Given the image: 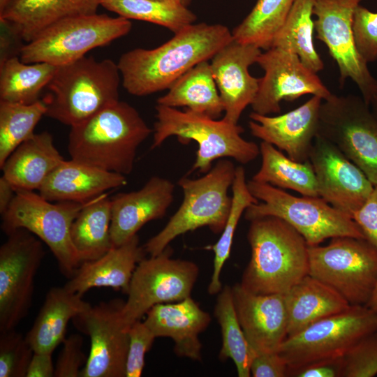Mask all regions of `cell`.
<instances>
[{"label": "cell", "mask_w": 377, "mask_h": 377, "mask_svg": "<svg viewBox=\"0 0 377 377\" xmlns=\"http://www.w3.org/2000/svg\"><path fill=\"white\" fill-rule=\"evenodd\" d=\"M232 40V32L225 25L191 24L157 47L135 48L121 54L117 66L122 85L130 94L138 96L168 89Z\"/></svg>", "instance_id": "6da1fadb"}, {"label": "cell", "mask_w": 377, "mask_h": 377, "mask_svg": "<svg viewBox=\"0 0 377 377\" xmlns=\"http://www.w3.org/2000/svg\"><path fill=\"white\" fill-rule=\"evenodd\" d=\"M151 133L135 108L118 101L71 127L68 151L71 159L126 176Z\"/></svg>", "instance_id": "7a4b0ae2"}, {"label": "cell", "mask_w": 377, "mask_h": 377, "mask_svg": "<svg viewBox=\"0 0 377 377\" xmlns=\"http://www.w3.org/2000/svg\"><path fill=\"white\" fill-rule=\"evenodd\" d=\"M250 261L241 286L255 294L286 293L309 274V245L291 226L275 216L250 221Z\"/></svg>", "instance_id": "3957f363"}, {"label": "cell", "mask_w": 377, "mask_h": 377, "mask_svg": "<svg viewBox=\"0 0 377 377\" xmlns=\"http://www.w3.org/2000/svg\"><path fill=\"white\" fill-rule=\"evenodd\" d=\"M120 72L112 60L84 56L57 66L42 99L45 116L70 127L119 101Z\"/></svg>", "instance_id": "277c9868"}, {"label": "cell", "mask_w": 377, "mask_h": 377, "mask_svg": "<svg viewBox=\"0 0 377 377\" xmlns=\"http://www.w3.org/2000/svg\"><path fill=\"white\" fill-rule=\"evenodd\" d=\"M151 149L160 147L172 136L181 142L194 140L198 146L191 171L207 173L215 160L224 158L246 164L260 155V147L242 137L243 128L238 124L217 120L188 110H179L161 105L156 106Z\"/></svg>", "instance_id": "5b68a950"}, {"label": "cell", "mask_w": 377, "mask_h": 377, "mask_svg": "<svg viewBox=\"0 0 377 377\" xmlns=\"http://www.w3.org/2000/svg\"><path fill=\"white\" fill-rule=\"evenodd\" d=\"M235 170L232 161L221 158L200 178H180L178 185L183 191V200L164 228L146 242L145 252L156 256L178 236L205 226L214 233H221L231 207L228 189Z\"/></svg>", "instance_id": "8992f818"}, {"label": "cell", "mask_w": 377, "mask_h": 377, "mask_svg": "<svg viewBox=\"0 0 377 377\" xmlns=\"http://www.w3.org/2000/svg\"><path fill=\"white\" fill-rule=\"evenodd\" d=\"M247 183L250 191L258 200L245 211L244 217L249 221L278 217L295 228L309 246L320 245L325 239L337 237L364 238L350 216L320 197H297L268 184L252 179Z\"/></svg>", "instance_id": "52a82bcc"}, {"label": "cell", "mask_w": 377, "mask_h": 377, "mask_svg": "<svg viewBox=\"0 0 377 377\" xmlns=\"http://www.w3.org/2000/svg\"><path fill=\"white\" fill-rule=\"evenodd\" d=\"M375 332L377 313L365 305H350L287 337L277 353L290 376L308 366L339 361L360 339Z\"/></svg>", "instance_id": "ba28073f"}, {"label": "cell", "mask_w": 377, "mask_h": 377, "mask_svg": "<svg viewBox=\"0 0 377 377\" xmlns=\"http://www.w3.org/2000/svg\"><path fill=\"white\" fill-rule=\"evenodd\" d=\"M131 28L130 20L97 13L64 18L22 45L19 50L20 59L24 63L63 66L128 34Z\"/></svg>", "instance_id": "9c48e42d"}, {"label": "cell", "mask_w": 377, "mask_h": 377, "mask_svg": "<svg viewBox=\"0 0 377 377\" xmlns=\"http://www.w3.org/2000/svg\"><path fill=\"white\" fill-rule=\"evenodd\" d=\"M90 200L53 203L39 193L17 191L1 214V229L6 235L18 228L33 233L50 248L61 273L69 279L82 263L72 242L71 226Z\"/></svg>", "instance_id": "30bf717a"}, {"label": "cell", "mask_w": 377, "mask_h": 377, "mask_svg": "<svg viewBox=\"0 0 377 377\" xmlns=\"http://www.w3.org/2000/svg\"><path fill=\"white\" fill-rule=\"evenodd\" d=\"M309 274L350 305L366 306L377 280V249L364 238L349 236L309 246Z\"/></svg>", "instance_id": "8fae6325"}, {"label": "cell", "mask_w": 377, "mask_h": 377, "mask_svg": "<svg viewBox=\"0 0 377 377\" xmlns=\"http://www.w3.org/2000/svg\"><path fill=\"white\" fill-rule=\"evenodd\" d=\"M318 135L334 144L377 184V119L362 97L332 94L323 100Z\"/></svg>", "instance_id": "7c38bea8"}, {"label": "cell", "mask_w": 377, "mask_h": 377, "mask_svg": "<svg viewBox=\"0 0 377 377\" xmlns=\"http://www.w3.org/2000/svg\"><path fill=\"white\" fill-rule=\"evenodd\" d=\"M171 253L168 246L156 256L144 258L136 266L121 311L127 330L154 305L191 296L199 267L189 260L173 259Z\"/></svg>", "instance_id": "4fadbf2b"}, {"label": "cell", "mask_w": 377, "mask_h": 377, "mask_svg": "<svg viewBox=\"0 0 377 377\" xmlns=\"http://www.w3.org/2000/svg\"><path fill=\"white\" fill-rule=\"evenodd\" d=\"M7 236L0 247V332L15 329L27 315L45 254L42 241L24 228Z\"/></svg>", "instance_id": "5bb4252c"}, {"label": "cell", "mask_w": 377, "mask_h": 377, "mask_svg": "<svg viewBox=\"0 0 377 377\" xmlns=\"http://www.w3.org/2000/svg\"><path fill=\"white\" fill-rule=\"evenodd\" d=\"M361 1L313 0V14L316 38L325 44L336 61L340 82L351 79L369 105L377 93V80L356 50L352 28L354 10Z\"/></svg>", "instance_id": "9a60e30c"}, {"label": "cell", "mask_w": 377, "mask_h": 377, "mask_svg": "<svg viewBox=\"0 0 377 377\" xmlns=\"http://www.w3.org/2000/svg\"><path fill=\"white\" fill-rule=\"evenodd\" d=\"M124 302H101L72 320L90 338L89 353L80 377H126L129 336L121 320Z\"/></svg>", "instance_id": "2e32d148"}, {"label": "cell", "mask_w": 377, "mask_h": 377, "mask_svg": "<svg viewBox=\"0 0 377 377\" xmlns=\"http://www.w3.org/2000/svg\"><path fill=\"white\" fill-rule=\"evenodd\" d=\"M257 64L264 71L252 103L253 112L269 115L281 112L282 101L311 94L327 99L332 94L317 73L306 67L290 50L272 47L260 54Z\"/></svg>", "instance_id": "e0dca14e"}, {"label": "cell", "mask_w": 377, "mask_h": 377, "mask_svg": "<svg viewBox=\"0 0 377 377\" xmlns=\"http://www.w3.org/2000/svg\"><path fill=\"white\" fill-rule=\"evenodd\" d=\"M309 160L319 196L352 218L374 185L334 144L319 135L314 139Z\"/></svg>", "instance_id": "ac0fdd59"}, {"label": "cell", "mask_w": 377, "mask_h": 377, "mask_svg": "<svg viewBox=\"0 0 377 377\" xmlns=\"http://www.w3.org/2000/svg\"><path fill=\"white\" fill-rule=\"evenodd\" d=\"M258 47L232 40L211 59V68L224 107L223 119L238 124L245 108L251 105L259 88L260 79L249 68L261 54Z\"/></svg>", "instance_id": "d6986e66"}, {"label": "cell", "mask_w": 377, "mask_h": 377, "mask_svg": "<svg viewBox=\"0 0 377 377\" xmlns=\"http://www.w3.org/2000/svg\"><path fill=\"white\" fill-rule=\"evenodd\" d=\"M322 102L320 97L313 96L300 107L277 116L253 112L249 115L251 133L294 161H308L318 135Z\"/></svg>", "instance_id": "ffe728a7"}, {"label": "cell", "mask_w": 377, "mask_h": 377, "mask_svg": "<svg viewBox=\"0 0 377 377\" xmlns=\"http://www.w3.org/2000/svg\"><path fill=\"white\" fill-rule=\"evenodd\" d=\"M237 318L256 353L277 352L287 338L288 316L282 294H255L240 283L232 286Z\"/></svg>", "instance_id": "44dd1931"}, {"label": "cell", "mask_w": 377, "mask_h": 377, "mask_svg": "<svg viewBox=\"0 0 377 377\" xmlns=\"http://www.w3.org/2000/svg\"><path fill=\"white\" fill-rule=\"evenodd\" d=\"M175 184L153 176L139 190L111 199L110 236L113 246L126 242L147 223L163 218L174 200Z\"/></svg>", "instance_id": "7402d4cb"}, {"label": "cell", "mask_w": 377, "mask_h": 377, "mask_svg": "<svg viewBox=\"0 0 377 377\" xmlns=\"http://www.w3.org/2000/svg\"><path fill=\"white\" fill-rule=\"evenodd\" d=\"M145 316L143 321L156 338L169 337L173 340L177 355L201 360L199 334L212 319L191 296L178 302L156 304Z\"/></svg>", "instance_id": "603a6c76"}, {"label": "cell", "mask_w": 377, "mask_h": 377, "mask_svg": "<svg viewBox=\"0 0 377 377\" xmlns=\"http://www.w3.org/2000/svg\"><path fill=\"white\" fill-rule=\"evenodd\" d=\"M145 253L136 235L101 257L82 262L64 286L81 295L100 287H110L127 294L133 272Z\"/></svg>", "instance_id": "cb8c5ba5"}, {"label": "cell", "mask_w": 377, "mask_h": 377, "mask_svg": "<svg viewBox=\"0 0 377 377\" xmlns=\"http://www.w3.org/2000/svg\"><path fill=\"white\" fill-rule=\"evenodd\" d=\"M126 184L124 175L71 158L64 159L38 191L41 196L50 202H86Z\"/></svg>", "instance_id": "d4e9b609"}, {"label": "cell", "mask_w": 377, "mask_h": 377, "mask_svg": "<svg viewBox=\"0 0 377 377\" xmlns=\"http://www.w3.org/2000/svg\"><path fill=\"white\" fill-rule=\"evenodd\" d=\"M101 0H10L0 12L1 24L31 41L42 30L64 18L97 13Z\"/></svg>", "instance_id": "484cf974"}, {"label": "cell", "mask_w": 377, "mask_h": 377, "mask_svg": "<svg viewBox=\"0 0 377 377\" xmlns=\"http://www.w3.org/2000/svg\"><path fill=\"white\" fill-rule=\"evenodd\" d=\"M63 160L52 135L43 131L18 146L1 168L15 191H33L39 190Z\"/></svg>", "instance_id": "4316f807"}, {"label": "cell", "mask_w": 377, "mask_h": 377, "mask_svg": "<svg viewBox=\"0 0 377 377\" xmlns=\"http://www.w3.org/2000/svg\"><path fill=\"white\" fill-rule=\"evenodd\" d=\"M283 296L288 316L287 337L350 306L336 290L309 274Z\"/></svg>", "instance_id": "83f0119b"}, {"label": "cell", "mask_w": 377, "mask_h": 377, "mask_svg": "<svg viewBox=\"0 0 377 377\" xmlns=\"http://www.w3.org/2000/svg\"><path fill=\"white\" fill-rule=\"evenodd\" d=\"M90 306V304L82 299V295L64 286L50 289L26 335L34 351L53 353L66 339L69 321Z\"/></svg>", "instance_id": "f1b7e54d"}, {"label": "cell", "mask_w": 377, "mask_h": 377, "mask_svg": "<svg viewBox=\"0 0 377 377\" xmlns=\"http://www.w3.org/2000/svg\"><path fill=\"white\" fill-rule=\"evenodd\" d=\"M157 104L170 108L186 107L196 114L217 119L224 107L213 77L210 63H199L180 77L157 99Z\"/></svg>", "instance_id": "f546056e"}, {"label": "cell", "mask_w": 377, "mask_h": 377, "mask_svg": "<svg viewBox=\"0 0 377 377\" xmlns=\"http://www.w3.org/2000/svg\"><path fill=\"white\" fill-rule=\"evenodd\" d=\"M111 216V199L105 193L91 200L74 220L71 236L82 263L96 260L113 247Z\"/></svg>", "instance_id": "4dcf8cb0"}, {"label": "cell", "mask_w": 377, "mask_h": 377, "mask_svg": "<svg viewBox=\"0 0 377 377\" xmlns=\"http://www.w3.org/2000/svg\"><path fill=\"white\" fill-rule=\"evenodd\" d=\"M261 165L252 180L281 189H290L304 196L320 197L313 168L309 160L294 161L274 145L262 141Z\"/></svg>", "instance_id": "1f68e13d"}, {"label": "cell", "mask_w": 377, "mask_h": 377, "mask_svg": "<svg viewBox=\"0 0 377 377\" xmlns=\"http://www.w3.org/2000/svg\"><path fill=\"white\" fill-rule=\"evenodd\" d=\"M57 66L45 62L24 63L16 56L1 61L0 101L31 104L40 99Z\"/></svg>", "instance_id": "d6a6232c"}, {"label": "cell", "mask_w": 377, "mask_h": 377, "mask_svg": "<svg viewBox=\"0 0 377 377\" xmlns=\"http://www.w3.org/2000/svg\"><path fill=\"white\" fill-rule=\"evenodd\" d=\"M313 0H295L272 47L293 52L306 67L317 73L324 64L313 44Z\"/></svg>", "instance_id": "836d02e7"}, {"label": "cell", "mask_w": 377, "mask_h": 377, "mask_svg": "<svg viewBox=\"0 0 377 377\" xmlns=\"http://www.w3.org/2000/svg\"><path fill=\"white\" fill-rule=\"evenodd\" d=\"M214 316L221 332V360L233 361L239 377H249L250 365L255 353L251 348L236 313L232 287L225 286L218 293Z\"/></svg>", "instance_id": "e575fe53"}, {"label": "cell", "mask_w": 377, "mask_h": 377, "mask_svg": "<svg viewBox=\"0 0 377 377\" xmlns=\"http://www.w3.org/2000/svg\"><path fill=\"white\" fill-rule=\"evenodd\" d=\"M101 6L118 16L161 25L174 34L196 20L186 6L174 1L101 0Z\"/></svg>", "instance_id": "d590c367"}, {"label": "cell", "mask_w": 377, "mask_h": 377, "mask_svg": "<svg viewBox=\"0 0 377 377\" xmlns=\"http://www.w3.org/2000/svg\"><path fill=\"white\" fill-rule=\"evenodd\" d=\"M295 0H258L248 15L232 31L233 39L268 50Z\"/></svg>", "instance_id": "8d00e7d4"}, {"label": "cell", "mask_w": 377, "mask_h": 377, "mask_svg": "<svg viewBox=\"0 0 377 377\" xmlns=\"http://www.w3.org/2000/svg\"><path fill=\"white\" fill-rule=\"evenodd\" d=\"M232 196L230 212L221 236L213 245L207 247L214 253L213 272L208 286V293L218 294L222 289L221 274L223 265L228 259L238 223L246 209L258 200L250 191L242 166L236 168L232 184Z\"/></svg>", "instance_id": "74e56055"}, {"label": "cell", "mask_w": 377, "mask_h": 377, "mask_svg": "<svg viewBox=\"0 0 377 377\" xmlns=\"http://www.w3.org/2000/svg\"><path fill=\"white\" fill-rule=\"evenodd\" d=\"M43 100L31 104L0 101V167L13 151L31 137L34 130L45 116Z\"/></svg>", "instance_id": "f35d334b"}, {"label": "cell", "mask_w": 377, "mask_h": 377, "mask_svg": "<svg viewBox=\"0 0 377 377\" xmlns=\"http://www.w3.org/2000/svg\"><path fill=\"white\" fill-rule=\"evenodd\" d=\"M34 353L26 336L15 329L0 332V377H26Z\"/></svg>", "instance_id": "ab89813d"}, {"label": "cell", "mask_w": 377, "mask_h": 377, "mask_svg": "<svg viewBox=\"0 0 377 377\" xmlns=\"http://www.w3.org/2000/svg\"><path fill=\"white\" fill-rule=\"evenodd\" d=\"M339 377H372L377 374V332L360 339L340 360Z\"/></svg>", "instance_id": "60d3db41"}, {"label": "cell", "mask_w": 377, "mask_h": 377, "mask_svg": "<svg viewBox=\"0 0 377 377\" xmlns=\"http://www.w3.org/2000/svg\"><path fill=\"white\" fill-rule=\"evenodd\" d=\"M356 50L366 63L377 61V13L358 5L352 22Z\"/></svg>", "instance_id": "b9f144b4"}, {"label": "cell", "mask_w": 377, "mask_h": 377, "mask_svg": "<svg viewBox=\"0 0 377 377\" xmlns=\"http://www.w3.org/2000/svg\"><path fill=\"white\" fill-rule=\"evenodd\" d=\"M128 336L126 377H140L145 367V354L151 348L156 337L141 320L129 327Z\"/></svg>", "instance_id": "7bdbcfd3"}, {"label": "cell", "mask_w": 377, "mask_h": 377, "mask_svg": "<svg viewBox=\"0 0 377 377\" xmlns=\"http://www.w3.org/2000/svg\"><path fill=\"white\" fill-rule=\"evenodd\" d=\"M58 355L54 377H80L87 357L83 351V337L73 334L64 339Z\"/></svg>", "instance_id": "ee69618b"}, {"label": "cell", "mask_w": 377, "mask_h": 377, "mask_svg": "<svg viewBox=\"0 0 377 377\" xmlns=\"http://www.w3.org/2000/svg\"><path fill=\"white\" fill-rule=\"evenodd\" d=\"M352 219L364 238L377 249V184Z\"/></svg>", "instance_id": "f6af8a7d"}, {"label": "cell", "mask_w": 377, "mask_h": 377, "mask_svg": "<svg viewBox=\"0 0 377 377\" xmlns=\"http://www.w3.org/2000/svg\"><path fill=\"white\" fill-rule=\"evenodd\" d=\"M250 373L253 377H285L288 376V367L277 352L256 353Z\"/></svg>", "instance_id": "bcb514c9"}, {"label": "cell", "mask_w": 377, "mask_h": 377, "mask_svg": "<svg viewBox=\"0 0 377 377\" xmlns=\"http://www.w3.org/2000/svg\"><path fill=\"white\" fill-rule=\"evenodd\" d=\"M52 353L34 352L28 367L26 377L54 376Z\"/></svg>", "instance_id": "7dc6e473"}, {"label": "cell", "mask_w": 377, "mask_h": 377, "mask_svg": "<svg viewBox=\"0 0 377 377\" xmlns=\"http://www.w3.org/2000/svg\"><path fill=\"white\" fill-rule=\"evenodd\" d=\"M340 360L332 363L308 366L293 372L290 376L296 377H339Z\"/></svg>", "instance_id": "c3c4849f"}, {"label": "cell", "mask_w": 377, "mask_h": 377, "mask_svg": "<svg viewBox=\"0 0 377 377\" xmlns=\"http://www.w3.org/2000/svg\"><path fill=\"white\" fill-rule=\"evenodd\" d=\"M15 194V190L3 176L0 178V213L3 214L10 206Z\"/></svg>", "instance_id": "681fc988"}, {"label": "cell", "mask_w": 377, "mask_h": 377, "mask_svg": "<svg viewBox=\"0 0 377 377\" xmlns=\"http://www.w3.org/2000/svg\"><path fill=\"white\" fill-rule=\"evenodd\" d=\"M373 311L377 313V280L373 289L371 297L366 304Z\"/></svg>", "instance_id": "f907efd6"}, {"label": "cell", "mask_w": 377, "mask_h": 377, "mask_svg": "<svg viewBox=\"0 0 377 377\" xmlns=\"http://www.w3.org/2000/svg\"><path fill=\"white\" fill-rule=\"evenodd\" d=\"M369 107L374 116L377 119V93L372 97L369 103Z\"/></svg>", "instance_id": "816d5d0a"}, {"label": "cell", "mask_w": 377, "mask_h": 377, "mask_svg": "<svg viewBox=\"0 0 377 377\" xmlns=\"http://www.w3.org/2000/svg\"><path fill=\"white\" fill-rule=\"evenodd\" d=\"M9 1L10 0H0V12L5 8Z\"/></svg>", "instance_id": "f5cc1de1"}, {"label": "cell", "mask_w": 377, "mask_h": 377, "mask_svg": "<svg viewBox=\"0 0 377 377\" xmlns=\"http://www.w3.org/2000/svg\"><path fill=\"white\" fill-rule=\"evenodd\" d=\"M182 4L187 6L191 0H179Z\"/></svg>", "instance_id": "db71d44e"}, {"label": "cell", "mask_w": 377, "mask_h": 377, "mask_svg": "<svg viewBox=\"0 0 377 377\" xmlns=\"http://www.w3.org/2000/svg\"><path fill=\"white\" fill-rule=\"evenodd\" d=\"M160 1H178L180 2L179 0H160ZM181 3V2H180Z\"/></svg>", "instance_id": "11a10c76"}]
</instances>
